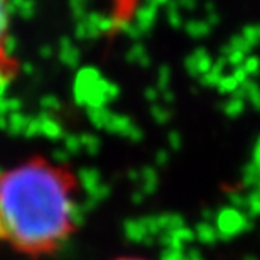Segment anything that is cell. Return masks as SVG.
Returning a JSON list of instances; mask_svg holds the SVG:
<instances>
[{
	"mask_svg": "<svg viewBox=\"0 0 260 260\" xmlns=\"http://www.w3.org/2000/svg\"><path fill=\"white\" fill-rule=\"evenodd\" d=\"M80 181L70 166L34 154L0 171V243L30 258L75 235Z\"/></svg>",
	"mask_w": 260,
	"mask_h": 260,
	"instance_id": "6da1fadb",
	"label": "cell"
},
{
	"mask_svg": "<svg viewBox=\"0 0 260 260\" xmlns=\"http://www.w3.org/2000/svg\"><path fill=\"white\" fill-rule=\"evenodd\" d=\"M20 71L19 61L10 48L9 0H0V91L12 85Z\"/></svg>",
	"mask_w": 260,
	"mask_h": 260,
	"instance_id": "7a4b0ae2",
	"label": "cell"
},
{
	"mask_svg": "<svg viewBox=\"0 0 260 260\" xmlns=\"http://www.w3.org/2000/svg\"><path fill=\"white\" fill-rule=\"evenodd\" d=\"M117 260H144V258H139V257H120Z\"/></svg>",
	"mask_w": 260,
	"mask_h": 260,
	"instance_id": "3957f363",
	"label": "cell"
}]
</instances>
